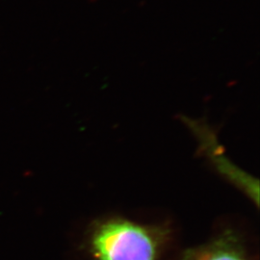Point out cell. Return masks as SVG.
Listing matches in <instances>:
<instances>
[{
    "mask_svg": "<svg viewBox=\"0 0 260 260\" xmlns=\"http://www.w3.org/2000/svg\"><path fill=\"white\" fill-rule=\"evenodd\" d=\"M167 238L162 226L111 217L92 224L86 246L94 260H160Z\"/></svg>",
    "mask_w": 260,
    "mask_h": 260,
    "instance_id": "cell-1",
    "label": "cell"
},
{
    "mask_svg": "<svg viewBox=\"0 0 260 260\" xmlns=\"http://www.w3.org/2000/svg\"><path fill=\"white\" fill-rule=\"evenodd\" d=\"M182 260H251L239 237L226 231L207 244L189 249Z\"/></svg>",
    "mask_w": 260,
    "mask_h": 260,
    "instance_id": "cell-2",
    "label": "cell"
}]
</instances>
